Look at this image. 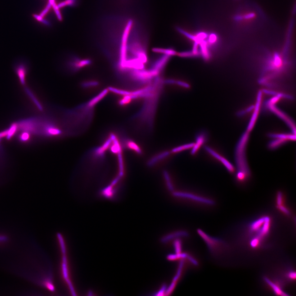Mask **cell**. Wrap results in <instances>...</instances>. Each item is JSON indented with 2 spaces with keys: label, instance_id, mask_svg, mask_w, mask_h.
Here are the masks:
<instances>
[{
  "label": "cell",
  "instance_id": "6da1fadb",
  "mask_svg": "<svg viewBox=\"0 0 296 296\" xmlns=\"http://www.w3.org/2000/svg\"><path fill=\"white\" fill-rule=\"evenodd\" d=\"M116 142L111 136L102 147L91 151L83 158L74 176L78 188L83 191L109 192L120 180L123 172L115 171H123V168L115 167L123 165H115V156L120 152Z\"/></svg>",
  "mask_w": 296,
  "mask_h": 296
},
{
  "label": "cell",
  "instance_id": "7a4b0ae2",
  "mask_svg": "<svg viewBox=\"0 0 296 296\" xmlns=\"http://www.w3.org/2000/svg\"><path fill=\"white\" fill-rule=\"evenodd\" d=\"M249 133L245 132L242 136L237 143L235 151V159L237 168V178L240 181H243L249 177L250 170L247 163L246 157V148L248 139Z\"/></svg>",
  "mask_w": 296,
  "mask_h": 296
},
{
  "label": "cell",
  "instance_id": "3957f363",
  "mask_svg": "<svg viewBox=\"0 0 296 296\" xmlns=\"http://www.w3.org/2000/svg\"><path fill=\"white\" fill-rule=\"evenodd\" d=\"M197 233L208 247L209 251L212 254L218 251L223 245V242L218 238L210 236L201 229H198Z\"/></svg>",
  "mask_w": 296,
  "mask_h": 296
},
{
  "label": "cell",
  "instance_id": "277c9868",
  "mask_svg": "<svg viewBox=\"0 0 296 296\" xmlns=\"http://www.w3.org/2000/svg\"><path fill=\"white\" fill-rule=\"evenodd\" d=\"M133 24V20H130L126 24L122 37L121 43L120 48V60L119 66H121L125 61L126 58L127 49L128 38Z\"/></svg>",
  "mask_w": 296,
  "mask_h": 296
},
{
  "label": "cell",
  "instance_id": "5b68a950",
  "mask_svg": "<svg viewBox=\"0 0 296 296\" xmlns=\"http://www.w3.org/2000/svg\"><path fill=\"white\" fill-rule=\"evenodd\" d=\"M92 63V61L89 59H81L74 58L68 63V66L73 72L78 71Z\"/></svg>",
  "mask_w": 296,
  "mask_h": 296
},
{
  "label": "cell",
  "instance_id": "8992f818",
  "mask_svg": "<svg viewBox=\"0 0 296 296\" xmlns=\"http://www.w3.org/2000/svg\"><path fill=\"white\" fill-rule=\"evenodd\" d=\"M174 195L176 197H183V198H188L189 199L193 200L200 203L204 204L209 205H213L214 204V202L212 200L203 198V197L189 194V193H183V192H175L174 193Z\"/></svg>",
  "mask_w": 296,
  "mask_h": 296
},
{
  "label": "cell",
  "instance_id": "52a82bcc",
  "mask_svg": "<svg viewBox=\"0 0 296 296\" xmlns=\"http://www.w3.org/2000/svg\"><path fill=\"white\" fill-rule=\"evenodd\" d=\"M204 148L206 151H207V152H208L210 154H211V156L215 157V158L218 160V161H219L220 162L225 166V167L226 168L228 171H230L231 173L234 172V167L233 166V164H232L231 163H230L226 158H225V157H223V156H221V155L219 154L218 153L215 152V151H214L213 149H212V148H210V147H208V146H205Z\"/></svg>",
  "mask_w": 296,
  "mask_h": 296
},
{
  "label": "cell",
  "instance_id": "ba28073f",
  "mask_svg": "<svg viewBox=\"0 0 296 296\" xmlns=\"http://www.w3.org/2000/svg\"><path fill=\"white\" fill-rule=\"evenodd\" d=\"M109 92V91L108 88H106V89L103 90L96 96L89 100L88 102L85 105V107L88 110L92 109L97 104L99 103V102L102 101V99L106 97V96L108 94Z\"/></svg>",
  "mask_w": 296,
  "mask_h": 296
},
{
  "label": "cell",
  "instance_id": "9c48e42d",
  "mask_svg": "<svg viewBox=\"0 0 296 296\" xmlns=\"http://www.w3.org/2000/svg\"><path fill=\"white\" fill-rule=\"evenodd\" d=\"M271 219L268 216H265V220L262 228L257 233V237L262 240L270 233L271 228Z\"/></svg>",
  "mask_w": 296,
  "mask_h": 296
},
{
  "label": "cell",
  "instance_id": "30bf717a",
  "mask_svg": "<svg viewBox=\"0 0 296 296\" xmlns=\"http://www.w3.org/2000/svg\"><path fill=\"white\" fill-rule=\"evenodd\" d=\"M264 280H265V282L271 287V289L273 290L274 293H275L276 295L286 296H289L288 294H287L285 292H284L279 285H277V284H275V283L271 281L268 278L265 277L264 278Z\"/></svg>",
  "mask_w": 296,
  "mask_h": 296
},
{
  "label": "cell",
  "instance_id": "8fae6325",
  "mask_svg": "<svg viewBox=\"0 0 296 296\" xmlns=\"http://www.w3.org/2000/svg\"><path fill=\"white\" fill-rule=\"evenodd\" d=\"M206 141H207V136L204 133H201L199 134L196 138V143L195 144L193 147L191 153L192 154L195 153L201 146Z\"/></svg>",
  "mask_w": 296,
  "mask_h": 296
},
{
  "label": "cell",
  "instance_id": "7c38bea8",
  "mask_svg": "<svg viewBox=\"0 0 296 296\" xmlns=\"http://www.w3.org/2000/svg\"><path fill=\"white\" fill-rule=\"evenodd\" d=\"M16 72L21 84L23 85H24L25 84V78L27 73L26 67L23 64H21L16 67Z\"/></svg>",
  "mask_w": 296,
  "mask_h": 296
},
{
  "label": "cell",
  "instance_id": "4fadbf2b",
  "mask_svg": "<svg viewBox=\"0 0 296 296\" xmlns=\"http://www.w3.org/2000/svg\"><path fill=\"white\" fill-rule=\"evenodd\" d=\"M265 220V216L255 220L251 224L250 230L252 233H257L263 225Z\"/></svg>",
  "mask_w": 296,
  "mask_h": 296
},
{
  "label": "cell",
  "instance_id": "5bb4252c",
  "mask_svg": "<svg viewBox=\"0 0 296 296\" xmlns=\"http://www.w3.org/2000/svg\"><path fill=\"white\" fill-rule=\"evenodd\" d=\"M100 85L99 82L96 79H88L84 81L81 84V86L84 89H94Z\"/></svg>",
  "mask_w": 296,
  "mask_h": 296
},
{
  "label": "cell",
  "instance_id": "9a60e30c",
  "mask_svg": "<svg viewBox=\"0 0 296 296\" xmlns=\"http://www.w3.org/2000/svg\"><path fill=\"white\" fill-rule=\"evenodd\" d=\"M169 155V152H162V153H161L157 155V156H154V157H152V158L148 161L147 165H148L149 167L153 166V165H154L155 164H156V163H157V162H159V161H161V160L164 158L165 157H167Z\"/></svg>",
  "mask_w": 296,
  "mask_h": 296
},
{
  "label": "cell",
  "instance_id": "2e32d148",
  "mask_svg": "<svg viewBox=\"0 0 296 296\" xmlns=\"http://www.w3.org/2000/svg\"><path fill=\"white\" fill-rule=\"evenodd\" d=\"M153 52L157 53L163 54H164L168 55L170 56L176 55L177 52L171 48H154L152 49Z\"/></svg>",
  "mask_w": 296,
  "mask_h": 296
},
{
  "label": "cell",
  "instance_id": "e0dca14e",
  "mask_svg": "<svg viewBox=\"0 0 296 296\" xmlns=\"http://www.w3.org/2000/svg\"><path fill=\"white\" fill-rule=\"evenodd\" d=\"M269 136L273 138H280V139H285L287 141H295L296 140L295 134H270Z\"/></svg>",
  "mask_w": 296,
  "mask_h": 296
},
{
  "label": "cell",
  "instance_id": "ac0fdd59",
  "mask_svg": "<svg viewBox=\"0 0 296 296\" xmlns=\"http://www.w3.org/2000/svg\"><path fill=\"white\" fill-rule=\"evenodd\" d=\"M274 139H275L270 142V143H269L268 148L270 149H276L287 142V140L284 139H280V138H274Z\"/></svg>",
  "mask_w": 296,
  "mask_h": 296
},
{
  "label": "cell",
  "instance_id": "d6986e66",
  "mask_svg": "<svg viewBox=\"0 0 296 296\" xmlns=\"http://www.w3.org/2000/svg\"><path fill=\"white\" fill-rule=\"evenodd\" d=\"M200 47L201 54L204 59H208L209 53L208 49V43L206 40L202 41L199 44Z\"/></svg>",
  "mask_w": 296,
  "mask_h": 296
},
{
  "label": "cell",
  "instance_id": "ffe728a7",
  "mask_svg": "<svg viewBox=\"0 0 296 296\" xmlns=\"http://www.w3.org/2000/svg\"><path fill=\"white\" fill-rule=\"evenodd\" d=\"M177 30L179 33H181L182 34L186 36L188 38H189V39L191 40L194 41V42H197V43H199L200 44V42L198 40H197L196 35H193L190 34V33L187 32V31L183 30V29H182L180 27L177 28Z\"/></svg>",
  "mask_w": 296,
  "mask_h": 296
},
{
  "label": "cell",
  "instance_id": "44dd1931",
  "mask_svg": "<svg viewBox=\"0 0 296 296\" xmlns=\"http://www.w3.org/2000/svg\"><path fill=\"white\" fill-rule=\"evenodd\" d=\"M194 145L195 143H189V144H185L184 145L180 146V147L174 148V149L172 150V152L176 153V152H180L181 151H184V150L190 148L194 147Z\"/></svg>",
  "mask_w": 296,
  "mask_h": 296
},
{
  "label": "cell",
  "instance_id": "7402d4cb",
  "mask_svg": "<svg viewBox=\"0 0 296 296\" xmlns=\"http://www.w3.org/2000/svg\"><path fill=\"white\" fill-rule=\"evenodd\" d=\"M262 240L260 239L258 237H256L252 238L250 241L251 247L253 248H257V247H259L261 244Z\"/></svg>",
  "mask_w": 296,
  "mask_h": 296
},
{
  "label": "cell",
  "instance_id": "603a6c76",
  "mask_svg": "<svg viewBox=\"0 0 296 296\" xmlns=\"http://www.w3.org/2000/svg\"><path fill=\"white\" fill-rule=\"evenodd\" d=\"M76 2V0H66L61 3L57 5L59 9L61 7H64L65 6H74Z\"/></svg>",
  "mask_w": 296,
  "mask_h": 296
},
{
  "label": "cell",
  "instance_id": "cb8c5ba5",
  "mask_svg": "<svg viewBox=\"0 0 296 296\" xmlns=\"http://www.w3.org/2000/svg\"><path fill=\"white\" fill-rule=\"evenodd\" d=\"M177 55L181 57H192L195 56L193 54L192 51H184V52H180V53H177Z\"/></svg>",
  "mask_w": 296,
  "mask_h": 296
},
{
  "label": "cell",
  "instance_id": "d4e9b609",
  "mask_svg": "<svg viewBox=\"0 0 296 296\" xmlns=\"http://www.w3.org/2000/svg\"><path fill=\"white\" fill-rule=\"evenodd\" d=\"M196 36L199 41L200 42V43H201L202 41L204 40L205 39L207 38L208 35H207V33L204 32H200L197 33Z\"/></svg>",
  "mask_w": 296,
  "mask_h": 296
},
{
  "label": "cell",
  "instance_id": "484cf974",
  "mask_svg": "<svg viewBox=\"0 0 296 296\" xmlns=\"http://www.w3.org/2000/svg\"><path fill=\"white\" fill-rule=\"evenodd\" d=\"M283 194L281 192H279L278 193L277 196L276 203L278 206H279L283 205Z\"/></svg>",
  "mask_w": 296,
  "mask_h": 296
},
{
  "label": "cell",
  "instance_id": "4316f807",
  "mask_svg": "<svg viewBox=\"0 0 296 296\" xmlns=\"http://www.w3.org/2000/svg\"><path fill=\"white\" fill-rule=\"evenodd\" d=\"M27 92H28V94L31 97V98H32L33 99V101H34V102H35L38 108L40 110H43L40 104L38 102V101H37V100L35 99V98L34 96L32 95V93H31V92H30L29 90H27Z\"/></svg>",
  "mask_w": 296,
  "mask_h": 296
},
{
  "label": "cell",
  "instance_id": "83f0119b",
  "mask_svg": "<svg viewBox=\"0 0 296 296\" xmlns=\"http://www.w3.org/2000/svg\"><path fill=\"white\" fill-rule=\"evenodd\" d=\"M277 207L280 210V211L284 213V214H285L286 215H289L290 214V212H289V210L287 208H286L285 206L281 205L278 206Z\"/></svg>",
  "mask_w": 296,
  "mask_h": 296
},
{
  "label": "cell",
  "instance_id": "f1b7e54d",
  "mask_svg": "<svg viewBox=\"0 0 296 296\" xmlns=\"http://www.w3.org/2000/svg\"><path fill=\"white\" fill-rule=\"evenodd\" d=\"M217 39V36L214 34H211L209 37V41L211 44H214L216 41Z\"/></svg>",
  "mask_w": 296,
  "mask_h": 296
},
{
  "label": "cell",
  "instance_id": "f546056e",
  "mask_svg": "<svg viewBox=\"0 0 296 296\" xmlns=\"http://www.w3.org/2000/svg\"><path fill=\"white\" fill-rule=\"evenodd\" d=\"M164 175L165 178H166L167 181V184H168L169 189H170V190H173V188L172 185H171V182L170 181V177H169L168 174H167L166 172H165Z\"/></svg>",
  "mask_w": 296,
  "mask_h": 296
},
{
  "label": "cell",
  "instance_id": "4dcf8cb0",
  "mask_svg": "<svg viewBox=\"0 0 296 296\" xmlns=\"http://www.w3.org/2000/svg\"><path fill=\"white\" fill-rule=\"evenodd\" d=\"M29 134L26 132H24L21 134V136H20L21 140L22 141H26L29 139Z\"/></svg>",
  "mask_w": 296,
  "mask_h": 296
},
{
  "label": "cell",
  "instance_id": "1f68e13d",
  "mask_svg": "<svg viewBox=\"0 0 296 296\" xmlns=\"http://www.w3.org/2000/svg\"><path fill=\"white\" fill-rule=\"evenodd\" d=\"M288 276L290 280H295L296 277V272H294V271H290V272L288 273Z\"/></svg>",
  "mask_w": 296,
  "mask_h": 296
},
{
  "label": "cell",
  "instance_id": "d6a6232c",
  "mask_svg": "<svg viewBox=\"0 0 296 296\" xmlns=\"http://www.w3.org/2000/svg\"><path fill=\"white\" fill-rule=\"evenodd\" d=\"M255 16V14L253 13H251L246 14L244 16H243V18L246 19V20H250V19L253 18Z\"/></svg>",
  "mask_w": 296,
  "mask_h": 296
},
{
  "label": "cell",
  "instance_id": "836d02e7",
  "mask_svg": "<svg viewBox=\"0 0 296 296\" xmlns=\"http://www.w3.org/2000/svg\"><path fill=\"white\" fill-rule=\"evenodd\" d=\"M176 84H178V85L184 87L188 88L189 87V86L188 85L187 83L184 82H181V81H176Z\"/></svg>",
  "mask_w": 296,
  "mask_h": 296
},
{
  "label": "cell",
  "instance_id": "e575fe53",
  "mask_svg": "<svg viewBox=\"0 0 296 296\" xmlns=\"http://www.w3.org/2000/svg\"><path fill=\"white\" fill-rule=\"evenodd\" d=\"M7 238L4 236L0 235V242H3L6 241Z\"/></svg>",
  "mask_w": 296,
  "mask_h": 296
}]
</instances>
